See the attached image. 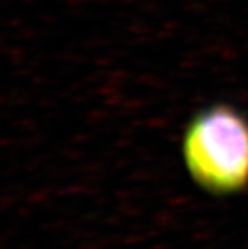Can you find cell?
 I'll use <instances>...</instances> for the list:
<instances>
[{
	"label": "cell",
	"mask_w": 248,
	"mask_h": 249,
	"mask_svg": "<svg viewBox=\"0 0 248 249\" xmlns=\"http://www.w3.org/2000/svg\"><path fill=\"white\" fill-rule=\"evenodd\" d=\"M184 166L202 190L232 196L248 187V118L215 103L199 110L183 136Z\"/></svg>",
	"instance_id": "obj_1"
}]
</instances>
